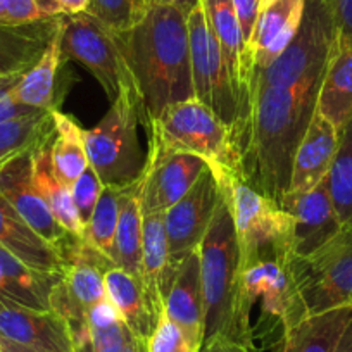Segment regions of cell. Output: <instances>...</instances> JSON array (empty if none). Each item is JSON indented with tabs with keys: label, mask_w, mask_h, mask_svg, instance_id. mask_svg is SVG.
<instances>
[{
	"label": "cell",
	"mask_w": 352,
	"mask_h": 352,
	"mask_svg": "<svg viewBox=\"0 0 352 352\" xmlns=\"http://www.w3.org/2000/svg\"><path fill=\"white\" fill-rule=\"evenodd\" d=\"M307 314L352 307V228L344 226L309 256L290 257Z\"/></svg>",
	"instance_id": "obj_5"
},
{
	"label": "cell",
	"mask_w": 352,
	"mask_h": 352,
	"mask_svg": "<svg viewBox=\"0 0 352 352\" xmlns=\"http://www.w3.org/2000/svg\"><path fill=\"white\" fill-rule=\"evenodd\" d=\"M169 152H187L208 162L216 180H242L240 155L233 128L223 123L197 99L171 104L148 124Z\"/></svg>",
	"instance_id": "obj_4"
},
{
	"label": "cell",
	"mask_w": 352,
	"mask_h": 352,
	"mask_svg": "<svg viewBox=\"0 0 352 352\" xmlns=\"http://www.w3.org/2000/svg\"><path fill=\"white\" fill-rule=\"evenodd\" d=\"M138 4H140V8L144 9V11L147 9V0H138Z\"/></svg>",
	"instance_id": "obj_51"
},
{
	"label": "cell",
	"mask_w": 352,
	"mask_h": 352,
	"mask_svg": "<svg viewBox=\"0 0 352 352\" xmlns=\"http://www.w3.org/2000/svg\"><path fill=\"white\" fill-rule=\"evenodd\" d=\"M123 187L104 185L99 202H97L88 223L85 225L83 236H81V239L87 240L88 243H92L96 249H99L100 252L106 254L111 259H113L114 239H116L118 219H120L121 190H123Z\"/></svg>",
	"instance_id": "obj_33"
},
{
	"label": "cell",
	"mask_w": 352,
	"mask_h": 352,
	"mask_svg": "<svg viewBox=\"0 0 352 352\" xmlns=\"http://www.w3.org/2000/svg\"><path fill=\"white\" fill-rule=\"evenodd\" d=\"M104 184L96 173L92 166H88L80 176L78 180L71 185V194H73L74 206L80 214V219L83 225H87L90 216H92L94 209H96L97 202H99L100 194H102Z\"/></svg>",
	"instance_id": "obj_35"
},
{
	"label": "cell",
	"mask_w": 352,
	"mask_h": 352,
	"mask_svg": "<svg viewBox=\"0 0 352 352\" xmlns=\"http://www.w3.org/2000/svg\"><path fill=\"white\" fill-rule=\"evenodd\" d=\"M144 182L145 175L144 169H142L137 180L124 185L123 190H121L120 219H118L113 250L114 264L138 280L142 275V223H144L142 195H144Z\"/></svg>",
	"instance_id": "obj_25"
},
{
	"label": "cell",
	"mask_w": 352,
	"mask_h": 352,
	"mask_svg": "<svg viewBox=\"0 0 352 352\" xmlns=\"http://www.w3.org/2000/svg\"><path fill=\"white\" fill-rule=\"evenodd\" d=\"M338 145L340 131L316 111L294 155L289 192H306L321 184L330 173Z\"/></svg>",
	"instance_id": "obj_18"
},
{
	"label": "cell",
	"mask_w": 352,
	"mask_h": 352,
	"mask_svg": "<svg viewBox=\"0 0 352 352\" xmlns=\"http://www.w3.org/2000/svg\"><path fill=\"white\" fill-rule=\"evenodd\" d=\"M201 352H257V349L252 344H243V342L226 337H216L206 342L201 347Z\"/></svg>",
	"instance_id": "obj_42"
},
{
	"label": "cell",
	"mask_w": 352,
	"mask_h": 352,
	"mask_svg": "<svg viewBox=\"0 0 352 352\" xmlns=\"http://www.w3.org/2000/svg\"><path fill=\"white\" fill-rule=\"evenodd\" d=\"M278 206L292 216L294 256H309L344 228L331 202L327 178L311 190L287 192Z\"/></svg>",
	"instance_id": "obj_14"
},
{
	"label": "cell",
	"mask_w": 352,
	"mask_h": 352,
	"mask_svg": "<svg viewBox=\"0 0 352 352\" xmlns=\"http://www.w3.org/2000/svg\"><path fill=\"white\" fill-rule=\"evenodd\" d=\"M208 233L199 245L204 292V340L226 337L254 345L250 318L243 311L240 250L228 192L223 185Z\"/></svg>",
	"instance_id": "obj_2"
},
{
	"label": "cell",
	"mask_w": 352,
	"mask_h": 352,
	"mask_svg": "<svg viewBox=\"0 0 352 352\" xmlns=\"http://www.w3.org/2000/svg\"><path fill=\"white\" fill-rule=\"evenodd\" d=\"M273 2H275V0H261V12H263L266 8H270ZM261 12H259V14H261Z\"/></svg>",
	"instance_id": "obj_50"
},
{
	"label": "cell",
	"mask_w": 352,
	"mask_h": 352,
	"mask_svg": "<svg viewBox=\"0 0 352 352\" xmlns=\"http://www.w3.org/2000/svg\"><path fill=\"white\" fill-rule=\"evenodd\" d=\"M60 9V14H80L87 12L90 0H56Z\"/></svg>",
	"instance_id": "obj_43"
},
{
	"label": "cell",
	"mask_w": 352,
	"mask_h": 352,
	"mask_svg": "<svg viewBox=\"0 0 352 352\" xmlns=\"http://www.w3.org/2000/svg\"><path fill=\"white\" fill-rule=\"evenodd\" d=\"M87 12L113 33H123L140 21L145 11L138 0H90Z\"/></svg>",
	"instance_id": "obj_34"
},
{
	"label": "cell",
	"mask_w": 352,
	"mask_h": 352,
	"mask_svg": "<svg viewBox=\"0 0 352 352\" xmlns=\"http://www.w3.org/2000/svg\"><path fill=\"white\" fill-rule=\"evenodd\" d=\"M151 4H164V6H173V8H178L185 14H190L199 4L201 0H152Z\"/></svg>",
	"instance_id": "obj_44"
},
{
	"label": "cell",
	"mask_w": 352,
	"mask_h": 352,
	"mask_svg": "<svg viewBox=\"0 0 352 352\" xmlns=\"http://www.w3.org/2000/svg\"><path fill=\"white\" fill-rule=\"evenodd\" d=\"M66 272L54 287L50 306L67 321L74 342L88 333V309L106 297L104 276L116 264L83 239L66 254Z\"/></svg>",
	"instance_id": "obj_9"
},
{
	"label": "cell",
	"mask_w": 352,
	"mask_h": 352,
	"mask_svg": "<svg viewBox=\"0 0 352 352\" xmlns=\"http://www.w3.org/2000/svg\"><path fill=\"white\" fill-rule=\"evenodd\" d=\"M228 192L240 264L268 252L292 250V216L240 178L218 182Z\"/></svg>",
	"instance_id": "obj_6"
},
{
	"label": "cell",
	"mask_w": 352,
	"mask_h": 352,
	"mask_svg": "<svg viewBox=\"0 0 352 352\" xmlns=\"http://www.w3.org/2000/svg\"><path fill=\"white\" fill-rule=\"evenodd\" d=\"M106 296L120 311L121 318L137 337L148 340L157 327L159 318L152 313L140 280L120 266H114L104 276Z\"/></svg>",
	"instance_id": "obj_27"
},
{
	"label": "cell",
	"mask_w": 352,
	"mask_h": 352,
	"mask_svg": "<svg viewBox=\"0 0 352 352\" xmlns=\"http://www.w3.org/2000/svg\"><path fill=\"white\" fill-rule=\"evenodd\" d=\"M6 9L9 25H26L45 18L35 0H6Z\"/></svg>",
	"instance_id": "obj_39"
},
{
	"label": "cell",
	"mask_w": 352,
	"mask_h": 352,
	"mask_svg": "<svg viewBox=\"0 0 352 352\" xmlns=\"http://www.w3.org/2000/svg\"><path fill=\"white\" fill-rule=\"evenodd\" d=\"M47 4H49L50 11H52L54 16H59L60 14V9H59V6H57L56 0H47Z\"/></svg>",
	"instance_id": "obj_49"
},
{
	"label": "cell",
	"mask_w": 352,
	"mask_h": 352,
	"mask_svg": "<svg viewBox=\"0 0 352 352\" xmlns=\"http://www.w3.org/2000/svg\"><path fill=\"white\" fill-rule=\"evenodd\" d=\"M60 47L63 59L83 64L111 100L116 99L123 85L133 81L114 33L88 12L60 14Z\"/></svg>",
	"instance_id": "obj_7"
},
{
	"label": "cell",
	"mask_w": 352,
	"mask_h": 352,
	"mask_svg": "<svg viewBox=\"0 0 352 352\" xmlns=\"http://www.w3.org/2000/svg\"><path fill=\"white\" fill-rule=\"evenodd\" d=\"M208 25L212 35L221 47L223 57L228 66L235 97L239 100L240 116L236 124L242 121L247 106V90H249V69L245 60V42L232 0H201ZM235 124V126H236ZM233 126V128H235Z\"/></svg>",
	"instance_id": "obj_19"
},
{
	"label": "cell",
	"mask_w": 352,
	"mask_h": 352,
	"mask_svg": "<svg viewBox=\"0 0 352 352\" xmlns=\"http://www.w3.org/2000/svg\"><path fill=\"white\" fill-rule=\"evenodd\" d=\"M50 145L33 152V182L57 223L71 235L81 239L85 225L74 206L71 187L63 184L54 173L52 161H50Z\"/></svg>",
	"instance_id": "obj_29"
},
{
	"label": "cell",
	"mask_w": 352,
	"mask_h": 352,
	"mask_svg": "<svg viewBox=\"0 0 352 352\" xmlns=\"http://www.w3.org/2000/svg\"><path fill=\"white\" fill-rule=\"evenodd\" d=\"M232 2H233V8H235L236 18H239L240 30H242L243 42H245V52H247V45H249L250 38H252L257 18H259L261 0H232Z\"/></svg>",
	"instance_id": "obj_38"
},
{
	"label": "cell",
	"mask_w": 352,
	"mask_h": 352,
	"mask_svg": "<svg viewBox=\"0 0 352 352\" xmlns=\"http://www.w3.org/2000/svg\"><path fill=\"white\" fill-rule=\"evenodd\" d=\"M338 35L352 33V0H323Z\"/></svg>",
	"instance_id": "obj_41"
},
{
	"label": "cell",
	"mask_w": 352,
	"mask_h": 352,
	"mask_svg": "<svg viewBox=\"0 0 352 352\" xmlns=\"http://www.w3.org/2000/svg\"><path fill=\"white\" fill-rule=\"evenodd\" d=\"M148 352H197L178 324L173 323L164 313L157 321V327L147 340Z\"/></svg>",
	"instance_id": "obj_36"
},
{
	"label": "cell",
	"mask_w": 352,
	"mask_h": 352,
	"mask_svg": "<svg viewBox=\"0 0 352 352\" xmlns=\"http://www.w3.org/2000/svg\"><path fill=\"white\" fill-rule=\"evenodd\" d=\"M187 23L194 99L208 106L223 123L233 128L240 116L239 100L221 47L209 28L201 4L188 14Z\"/></svg>",
	"instance_id": "obj_10"
},
{
	"label": "cell",
	"mask_w": 352,
	"mask_h": 352,
	"mask_svg": "<svg viewBox=\"0 0 352 352\" xmlns=\"http://www.w3.org/2000/svg\"><path fill=\"white\" fill-rule=\"evenodd\" d=\"M202 157L187 152H169L151 133V145L144 164L142 212H164L180 201L208 169Z\"/></svg>",
	"instance_id": "obj_13"
},
{
	"label": "cell",
	"mask_w": 352,
	"mask_h": 352,
	"mask_svg": "<svg viewBox=\"0 0 352 352\" xmlns=\"http://www.w3.org/2000/svg\"><path fill=\"white\" fill-rule=\"evenodd\" d=\"M138 123L148 130L151 118L133 80L121 87L102 121L83 130L88 162L104 185L123 187L140 176L145 157L138 144Z\"/></svg>",
	"instance_id": "obj_3"
},
{
	"label": "cell",
	"mask_w": 352,
	"mask_h": 352,
	"mask_svg": "<svg viewBox=\"0 0 352 352\" xmlns=\"http://www.w3.org/2000/svg\"><path fill=\"white\" fill-rule=\"evenodd\" d=\"M352 323V307L309 314L283 331L275 352H335Z\"/></svg>",
	"instance_id": "obj_24"
},
{
	"label": "cell",
	"mask_w": 352,
	"mask_h": 352,
	"mask_svg": "<svg viewBox=\"0 0 352 352\" xmlns=\"http://www.w3.org/2000/svg\"><path fill=\"white\" fill-rule=\"evenodd\" d=\"M63 63V47H60V23L54 38L43 50L42 57L26 71L14 87V99L23 106L38 111L57 109L54 106V90L56 78Z\"/></svg>",
	"instance_id": "obj_28"
},
{
	"label": "cell",
	"mask_w": 352,
	"mask_h": 352,
	"mask_svg": "<svg viewBox=\"0 0 352 352\" xmlns=\"http://www.w3.org/2000/svg\"><path fill=\"white\" fill-rule=\"evenodd\" d=\"M164 314L180 327L192 347L201 352L204 340V292L199 249L188 254L176 268L164 300Z\"/></svg>",
	"instance_id": "obj_17"
},
{
	"label": "cell",
	"mask_w": 352,
	"mask_h": 352,
	"mask_svg": "<svg viewBox=\"0 0 352 352\" xmlns=\"http://www.w3.org/2000/svg\"><path fill=\"white\" fill-rule=\"evenodd\" d=\"M306 0H275L259 14L252 38L247 45L245 60L250 74L276 59L299 32Z\"/></svg>",
	"instance_id": "obj_16"
},
{
	"label": "cell",
	"mask_w": 352,
	"mask_h": 352,
	"mask_svg": "<svg viewBox=\"0 0 352 352\" xmlns=\"http://www.w3.org/2000/svg\"><path fill=\"white\" fill-rule=\"evenodd\" d=\"M0 247L42 273L63 276L67 261L59 250L43 240L11 204L0 195Z\"/></svg>",
	"instance_id": "obj_20"
},
{
	"label": "cell",
	"mask_w": 352,
	"mask_h": 352,
	"mask_svg": "<svg viewBox=\"0 0 352 352\" xmlns=\"http://www.w3.org/2000/svg\"><path fill=\"white\" fill-rule=\"evenodd\" d=\"M335 352H352V323L349 324L347 330H345L344 337H342L340 344H338L337 351Z\"/></svg>",
	"instance_id": "obj_46"
},
{
	"label": "cell",
	"mask_w": 352,
	"mask_h": 352,
	"mask_svg": "<svg viewBox=\"0 0 352 352\" xmlns=\"http://www.w3.org/2000/svg\"><path fill=\"white\" fill-rule=\"evenodd\" d=\"M316 111L338 131L352 118V33L335 36L318 94Z\"/></svg>",
	"instance_id": "obj_21"
},
{
	"label": "cell",
	"mask_w": 352,
	"mask_h": 352,
	"mask_svg": "<svg viewBox=\"0 0 352 352\" xmlns=\"http://www.w3.org/2000/svg\"><path fill=\"white\" fill-rule=\"evenodd\" d=\"M121 320H123V318H121L120 311H118L116 306L107 299V296L104 297L102 300H99L96 306L90 307L87 313L88 328H106Z\"/></svg>",
	"instance_id": "obj_40"
},
{
	"label": "cell",
	"mask_w": 352,
	"mask_h": 352,
	"mask_svg": "<svg viewBox=\"0 0 352 352\" xmlns=\"http://www.w3.org/2000/svg\"><path fill=\"white\" fill-rule=\"evenodd\" d=\"M292 254L290 250H280L240 264V287L245 314L250 318L254 302L261 299L264 316L278 321L283 331L309 316L290 270Z\"/></svg>",
	"instance_id": "obj_8"
},
{
	"label": "cell",
	"mask_w": 352,
	"mask_h": 352,
	"mask_svg": "<svg viewBox=\"0 0 352 352\" xmlns=\"http://www.w3.org/2000/svg\"><path fill=\"white\" fill-rule=\"evenodd\" d=\"M56 121V137L50 145V161L56 176L67 187L78 180V176L90 166L85 147L83 128L66 113L52 109Z\"/></svg>",
	"instance_id": "obj_31"
},
{
	"label": "cell",
	"mask_w": 352,
	"mask_h": 352,
	"mask_svg": "<svg viewBox=\"0 0 352 352\" xmlns=\"http://www.w3.org/2000/svg\"><path fill=\"white\" fill-rule=\"evenodd\" d=\"M151 2H152V0H147V6H148V4H151Z\"/></svg>",
	"instance_id": "obj_52"
},
{
	"label": "cell",
	"mask_w": 352,
	"mask_h": 352,
	"mask_svg": "<svg viewBox=\"0 0 352 352\" xmlns=\"http://www.w3.org/2000/svg\"><path fill=\"white\" fill-rule=\"evenodd\" d=\"M0 195L66 259V254L73 249L80 236L71 235L57 223L47 202L40 195L33 182V152H25L0 168Z\"/></svg>",
	"instance_id": "obj_12"
},
{
	"label": "cell",
	"mask_w": 352,
	"mask_h": 352,
	"mask_svg": "<svg viewBox=\"0 0 352 352\" xmlns=\"http://www.w3.org/2000/svg\"><path fill=\"white\" fill-rule=\"evenodd\" d=\"M25 74V73H23ZM23 74H14V76L0 78V123L6 121L18 120V118L30 116V114L38 113V109H32L28 106H23L14 99V87L21 80Z\"/></svg>",
	"instance_id": "obj_37"
},
{
	"label": "cell",
	"mask_w": 352,
	"mask_h": 352,
	"mask_svg": "<svg viewBox=\"0 0 352 352\" xmlns=\"http://www.w3.org/2000/svg\"><path fill=\"white\" fill-rule=\"evenodd\" d=\"M56 137L52 111H38L30 116L0 123V168L25 152L49 147Z\"/></svg>",
	"instance_id": "obj_30"
},
{
	"label": "cell",
	"mask_w": 352,
	"mask_h": 352,
	"mask_svg": "<svg viewBox=\"0 0 352 352\" xmlns=\"http://www.w3.org/2000/svg\"><path fill=\"white\" fill-rule=\"evenodd\" d=\"M35 2H36V6H38V9L42 11V14L45 16V18H50V16H54L52 11H50L49 4H47V0H35Z\"/></svg>",
	"instance_id": "obj_47"
},
{
	"label": "cell",
	"mask_w": 352,
	"mask_h": 352,
	"mask_svg": "<svg viewBox=\"0 0 352 352\" xmlns=\"http://www.w3.org/2000/svg\"><path fill=\"white\" fill-rule=\"evenodd\" d=\"M140 283L152 313L161 318L168 294V239L164 212H144Z\"/></svg>",
	"instance_id": "obj_23"
},
{
	"label": "cell",
	"mask_w": 352,
	"mask_h": 352,
	"mask_svg": "<svg viewBox=\"0 0 352 352\" xmlns=\"http://www.w3.org/2000/svg\"><path fill=\"white\" fill-rule=\"evenodd\" d=\"M187 21L178 8L148 4L140 21L114 33L151 120L171 104L194 99Z\"/></svg>",
	"instance_id": "obj_1"
},
{
	"label": "cell",
	"mask_w": 352,
	"mask_h": 352,
	"mask_svg": "<svg viewBox=\"0 0 352 352\" xmlns=\"http://www.w3.org/2000/svg\"><path fill=\"white\" fill-rule=\"evenodd\" d=\"M63 278L36 272L0 247V296L38 311H52L50 296Z\"/></svg>",
	"instance_id": "obj_26"
},
{
	"label": "cell",
	"mask_w": 352,
	"mask_h": 352,
	"mask_svg": "<svg viewBox=\"0 0 352 352\" xmlns=\"http://www.w3.org/2000/svg\"><path fill=\"white\" fill-rule=\"evenodd\" d=\"M59 23L60 14L26 25L0 23V78L26 73L42 57Z\"/></svg>",
	"instance_id": "obj_22"
},
{
	"label": "cell",
	"mask_w": 352,
	"mask_h": 352,
	"mask_svg": "<svg viewBox=\"0 0 352 352\" xmlns=\"http://www.w3.org/2000/svg\"><path fill=\"white\" fill-rule=\"evenodd\" d=\"M0 337L36 352H74L67 321L56 311H38L0 296Z\"/></svg>",
	"instance_id": "obj_15"
},
{
	"label": "cell",
	"mask_w": 352,
	"mask_h": 352,
	"mask_svg": "<svg viewBox=\"0 0 352 352\" xmlns=\"http://www.w3.org/2000/svg\"><path fill=\"white\" fill-rule=\"evenodd\" d=\"M327 182L342 225L352 228V118L340 131V145Z\"/></svg>",
	"instance_id": "obj_32"
},
{
	"label": "cell",
	"mask_w": 352,
	"mask_h": 352,
	"mask_svg": "<svg viewBox=\"0 0 352 352\" xmlns=\"http://www.w3.org/2000/svg\"><path fill=\"white\" fill-rule=\"evenodd\" d=\"M219 197L221 187L208 168L199 176L194 187L164 211V228L168 239V290L175 278L176 268L188 254L197 250L204 240Z\"/></svg>",
	"instance_id": "obj_11"
},
{
	"label": "cell",
	"mask_w": 352,
	"mask_h": 352,
	"mask_svg": "<svg viewBox=\"0 0 352 352\" xmlns=\"http://www.w3.org/2000/svg\"><path fill=\"white\" fill-rule=\"evenodd\" d=\"M0 23L9 25V23H8V9H6V0H0Z\"/></svg>",
	"instance_id": "obj_48"
},
{
	"label": "cell",
	"mask_w": 352,
	"mask_h": 352,
	"mask_svg": "<svg viewBox=\"0 0 352 352\" xmlns=\"http://www.w3.org/2000/svg\"><path fill=\"white\" fill-rule=\"evenodd\" d=\"M0 352H36L33 349L25 347L21 344H16V342L8 340V338L0 337Z\"/></svg>",
	"instance_id": "obj_45"
}]
</instances>
